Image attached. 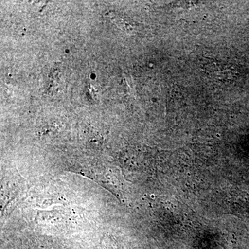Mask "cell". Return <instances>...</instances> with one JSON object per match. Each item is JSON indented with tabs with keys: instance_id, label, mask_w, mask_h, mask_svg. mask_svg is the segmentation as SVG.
I'll return each instance as SVG.
<instances>
[{
	"instance_id": "cell-1",
	"label": "cell",
	"mask_w": 249,
	"mask_h": 249,
	"mask_svg": "<svg viewBox=\"0 0 249 249\" xmlns=\"http://www.w3.org/2000/svg\"><path fill=\"white\" fill-rule=\"evenodd\" d=\"M201 67L203 71L210 77L221 82L230 81L237 76V70L235 67L220 60L203 59Z\"/></svg>"
},
{
	"instance_id": "cell-2",
	"label": "cell",
	"mask_w": 249,
	"mask_h": 249,
	"mask_svg": "<svg viewBox=\"0 0 249 249\" xmlns=\"http://www.w3.org/2000/svg\"><path fill=\"white\" fill-rule=\"evenodd\" d=\"M106 16L110 19L113 23L116 24L118 27L120 28L122 30L131 32L133 30V26L130 22L125 20L124 18L121 17L115 12H108Z\"/></svg>"
}]
</instances>
